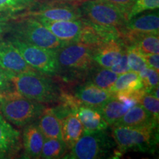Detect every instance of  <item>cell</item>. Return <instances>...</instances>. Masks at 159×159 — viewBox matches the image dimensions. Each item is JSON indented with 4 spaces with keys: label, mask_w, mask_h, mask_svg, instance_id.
Listing matches in <instances>:
<instances>
[{
    "label": "cell",
    "mask_w": 159,
    "mask_h": 159,
    "mask_svg": "<svg viewBox=\"0 0 159 159\" xmlns=\"http://www.w3.org/2000/svg\"><path fill=\"white\" fill-rule=\"evenodd\" d=\"M7 75L15 91L23 97L43 104L59 102L62 90L51 77L37 71Z\"/></svg>",
    "instance_id": "6da1fadb"
},
{
    "label": "cell",
    "mask_w": 159,
    "mask_h": 159,
    "mask_svg": "<svg viewBox=\"0 0 159 159\" xmlns=\"http://www.w3.org/2000/svg\"><path fill=\"white\" fill-rule=\"evenodd\" d=\"M158 123L138 128L111 126V136L116 144L114 158L122 156L128 151L153 152L158 144Z\"/></svg>",
    "instance_id": "7a4b0ae2"
},
{
    "label": "cell",
    "mask_w": 159,
    "mask_h": 159,
    "mask_svg": "<svg viewBox=\"0 0 159 159\" xmlns=\"http://www.w3.org/2000/svg\"><path fill=\"white\" fill-rule=\"evenodd\" d=\"M57 62V76L67 82L86 79L89 71L97 64L93 58V49L79 42L67 43L59 49Z\"/></svg>",
    "instance_id": "3957f363"
},
{
    "label": "cell",
    "mask_w": 159,
    "mask_h": 159,
    "mask_svg": "<svg viewBox=\"0 0 159 159\" xmlns=\"http://www.w3.org/2000/svg\"><path fill=\"white\" fill-rule=\"evenodd\" d=\"M45 106L23 97L16 91L0 97V112L6 120L19 128L37 122Z\"/></svg>",
    "instance_id": "277c9868"
},
{
    "label": "cell",
    "mask_w": 159,
    "mask_h": 159,
    "mask_svg": "<svg viewBox=\"0 0 159 159\" xmlns=\"http://www.w3.org/2000/svg\"><path fill=\"white\" fill-rule=\"evenodd\" d=\"M11 37L44 48L59 49L66 43L55 36L35 18L18 16L12 21L9 33Z\"/></svg>",
    "instance_id": "5b68a950"
},
{
    "label": "cell",
    "mask_w": 159,
    "mask_h": 159,
    "mask_svg": "<svg viewBox=\"0 0 159 159\" xmlns=\"http://www.w3.org/2000/svg\"><path fill=\"white\" fill-rule=\"evenodd\" d=\"M116 144L106 130L84 132L63 158L97 159L110 158L115 154Z\"/></svg>",
    "instance_id": "8992f818"
},
{
    "label": "cell",
    "mask_w": 159,
    "mask_h": 159,
    "mask_svg": "<svg viewBox=\"0 0 159 159\" xmlns=\"http://www.w3.org/2000/svg\"><path fill=\"white\" fill-rule=\"evenodd\" d=\"M8 40L16 47L26 62L33 69L51 77L57 76L59 73L58 49L41 47L11 36Z\"/></svg>",
    "instance_id": "52a82bcc"
},
{
    "label": "cell",
    "mask_w": 159,
    "mask_h": 159,
    "mask_svg": "<svg viewBox=\"0 0 159 159\" xmlns=\"http://www.w3.org/2000/svg\"><path fill=\"white\" fill-rule=\"evenodd\" d=\"M82 18L97 25L120 30L127 21L118 7L105 0H85L79 5Z\"/></svg>",
    "instance_id": "ba28073f"
},
{
    "label": "cell",
    "mask_w": 159,
    "mask_h": 159,
    "mask_svg": "<svg viewBox=\"0 0 159 159\" xmlns=\"http://www.w3.org/2000/svg\"><path fill=\"white\" fill-rule=\"evenodd\" d=\"M19 16L49 21L76 20L82 18L79 4L61 0H49L41 4L37 3L34 7Z\"/></svg>",
    "instance_id": "9c48e42d"
},
{
    "label": "cell",
    "mask_w": 159,
    "mask_h": 159,
    "mask_svg": "<svg viewBox=\"0 0 159 159\" xmlns=\"http://www.w3.org/2000/svg\"><path fill=\"white\" fill-rule=\"evenodd\" d=\"M158 11L149 12L144 14H138L128 20L120 30L121 39L127 47L135 36L147 33L158 34Z\"/></svg>",
    "instance_id": "30bf717a"
},
{
    "label": "cell",
    "mask_w": 159,
    "mask_h": 159,
    "mask_svg": "<svg viewBox=\"0 0 159 159\" xmlns=\"http://www.w3.org/2000/svg\"><path fill=\"white\" fill-rule=\"evenodd\" d=\"M54 110L61 121V138L69 150L84 133L82 123L75 112L60 105Z\"/></svg>",
    "instance_id": "8fae6325"
},
{
    "label": "cell",
    "mask_w": 159,
    "mask_h": 159,
    "mask_svg": "<svg viewBox=\"0 0 159 159\" xmlns=\"http://www.w3.org/2000/svg\"><path fill=\"white\" fill-rule=\"evenodd\" d=\"M0 66L10 74L35 71L26 62L20 52L8 39L0 41Z\"/></svg>",
    "instance_id": "7c38bea8"
},
{
    "label": "cell",
    "mask_w": 159,
    "mask_h": 159,
    "mask_svg": "<svg viewBox=\"0 0 159 159\" xmlns=\"http://www.w3.org/2000/svg\"><path fill=\"white\" fill-rule=\"evenodd\" d=\"M39 21L55 36L66 43L79 42L84 25L82 19L64 21L40 19Z\"/></svg>",
    "instance_id": "4fadbf2b"
},
{
    "label": "cell",
    "mask_w": 159,
    "mask_h": 159,
    "mask_svg": "<svg viewBox=\"0 0 159 159\" xmlns=\"http://www.w3.org/2000/svg\"><path fill=\"white\" fill-rule=\"evenodd\" d=\"M22 148L21 135L0 112V158H12Z\"/></svg>",
    "instance_id": "5bb4252c"
},
{
    "label": "cell",
    "mask_w": 159,
    "mask_h": 159,
    "mask_svg": "<svg viewBox=\"0 0 159 159\" xmlns=\"http://www.w3.org/2000/svg\"><path fill=\"white\" fill-rule=\"evenodd\" d=\"M72 92L80 102L97 109L114 95L111 91L99 88L88 81L77 85Z\"/></svg>",
    "instance_id": "9a60e30c"
},
{
    "label": "cell",
    "mask_w": 159,
    "mask_h": 159,
    "mask_svg": "<svg viewBox=\"0 0 159 159\" xmlns=\"http://www.w3.org/2000/svg\"><path fill=\"white\" fill-rule=\"evenodd\" d=\"M127 47L121 39L111 40L93 50V58L99 66L110 69L118 62Z\"/></svg>",
    "instance_id": "2e32d148"
},
{
    "label": "cell",
    "mask_w": 159,
    "mask_h": 159,
    "mask_svg": "<svg viewBox=\"0 0 159 159\" xmlns=\"http://www.w3.org/2000/svg\"><path fill=\"white\" fill-rule=\"evenodd\" d=\"M37 122L24 127L21 136V142L24 150L23 158H41L45 138L40 130Z\"/></svg>",
    "instance_id": "e0dca14e"
},
{
    "label": "cell",
    "mask_w": 159,
    "mask_h": 159,
    "mask_svg": "<svg viewBox=\"0 0 159 159\" xmlns=\"http://www.w3.org/2000/svg\"><path fill=\"white\" fill-rule=\"evenodd\" d=\"M73 112L76 114L82 123L84 132L104 130L108 128V124L97 108L80 102Z\"/></svg>",
    "instance_id": "ac0fdd59"
},
{
    "label": "cell",
    "mask_w": 159,
    "mask_h": 159,
    "mask_svg": "<svg viewBox=\"0 0 159 159\" xmlns=\"http://www.w3.org/2000/svg\"><path fill=\"white\" fill-rule=\"evenodd\" d=\"M152 122H158L149 111L139 103L134 105L122 118L114 125V126H125L130 128H138ZM112 125V126H114Z\"/></svg>",
    "instance_id": "d6986e66"
},
{
    "label": "cell",
    "mask_w": 159,
    "mask_h": 159,
    "mask_svg": "<svg viewBox=\"0 0 159 159\" xmlns=\"http://www.w3.org/2000/svg\"><path fill=\"white\" fill-rule=\"evenodd\" d=\"M37 122L45 139H62L61 121L54 108H45Z\"/></svg>",
    "instance_id": "ffe728a7"
},
{
    "label": "cell",
    "mask_w": 159,
    "mask_h": 159,
    "mask_svg": "<svg viewBox=\"0 0 159 159\" xmlns=\"http://www.w3.org/2000/svg\"><path fill=\"white\" fill-rule=\"evenodd\" d=\"M134 105H131L117 99L115 95L97 109L108 125L112 126Z\"/></svg>",
    "instance_id": "44dd1931"
},
{
    "label": "cell",
    "mask_w": 159,
    "mask_h": 159,
    "mask_svg": "<svg viewBox=\"0 0 159 159\" xmlns=\"http://www.w3.org/2000/svg\"><path fill=\"white\" fill-rule=\"evenodd\" d=\"M118 75L110 69L96 64L89 72L85 81L90 82L100 89L110 91Z\"/></svg>",
    "instance_id": "7402d4cb"
},
{
    "label": "cell",
    "mask_w": 159,
    "mask_h": 159,
    "mask_svg": "<svg viewBox=\"0 0 159 159\" xmlns=\"http://www.w3.org/2000/svg\"><path fill=\"white\" fill-rule=\"evenodd\" d=\"M143 88L142 81L138 73L129 71L118 75L110 91L116 94L118 92H129Z\"/></svg>",
    "instance_id": "603a6c76"
},
{
    "label": "cell",
    "mask_w": 159,
    "mask_h": 159,
    "mask_svg": "<svg viewBox=\"0 0 159 159\" xmlns=\"http://www.w3.org/2000/svg\"><path fill=\"white\" fill-rule=\"evenodd\" d=\"M128 47H134L143 54H158V34L147 33L137 35L131 40Z\"/></svg>",
    "instance_id": "cb8c5ba5"
},
{
    "label": "cell",
    "mask_w": 159,
    "mask_h": 159,
    "mask_svg": "<svg viewBox=\"0 0 159 159\" xmlns=\"http://www.w3.org/2000/svg\"><path fill=\"white\" fill-rule=\"evenodd\" d=\"M37 3V0H0V14L16 17L31 10Z\"/></svg>",
    "instance_id": "d4e9b609"
},
{
    "label": "cell",
    "mask_w": 159,
    "mask_h": 159,
    "mask_svg": "<svg viewBox=\"0 0 159 159\" xmlns=\"http://www.w3.org/2000/svg\"><path fill=\"white\" fill-rule=\"evenodd\" d=\"M68 150L63 139H45L41 151V158H63Z\"/></svg>",
    "instance_id": "484cf974"
},
{
    "label": "cell",
    "mask_w": 159,
    "mask_h": 159,
    "mask_svg": "<svg viewBox=\"0 0 159 159\" xmlns=\"http://www.w3.org/2000/svg\"><path fill=\"white\" fill-rule=\"evenodd\" d=\"M127 55L130 71H135L139 74L143 69L148 67L142 53L134 47H128Z\"/></svg>",
    "instance_id": "4316f807"
},
{
    "label": "cell",
    "mask_w": 159,
    "mask_h": 159,
    "mask_svg": "<svg viewBox=\"0 0 159 159\" xmlns=\"http://www.w3.org/2000/svg\"><path fill=\"white\" fill-rule=\"evenodd\" d=\"M158 7L159 0H135L127 16V21L143 12L156 11Z\"/></svg>",
    "instance_id": "83f0119b"
},
{
    "label": "cell",
    "mask_w": 159,
    "mask_h": 159,
    "mask_svg": "<svg viewBox=\"0 0 159 159\" xmlns=\"http://www.w3.org/2000/svg\"><path fill=\"white\" fill-rule=\"evenodd\" d=\"M140 78L143 83V87L147 93H150V91L156 86H158L159 74L158 71L156 69L147 67L139 73Z\"/></svg>",
    "instance_id": "f1b7e54d"
},
{
    "label": "cell",
    "mask_w": 159,
    "mask_h": 159,
    "mask_svg": "<svg viewBox=\"0 0 159 159\" xmlns=\"http://www.w3.org/2000/svg\"><path fill=\"white\" fill-rule=\"evenodd\" d=\"M158 99L150 93H145L139 99V103L142 105L147 111H149L156 120L158 121L159 102Z\"/></svg>",
    "instance_id": "f546056e"
},
{
    "label": "cell",
    "mask_w": 159,
    "mask_h": 159,
    "mask_svg": "<svg viewBox=\"0 0 159 159\" xmlns=\"http://www.w3.org/2000/svg\"><path fill=\"white\" fill-rule=\"evenodd\" d=\"M13 91H15V89L7 72L0 66V97L11 94Z\"/></svg>",
    "instance_id": "4dcf8cb0"
},
{
    "label": "cell",
    "mask_w": 159,
    "mask_h": 159,
    "mask_svg": "<svg viewBox=\"0 0 159 159\" xmlns=\"http://www.w3.org/2000/svg\"><path fill=\"white\" fill-rule=\"evenodd\" d=\"M128 49V47H127ZM127 49L122 55L121 58L119 60V61L116 63H115L114 66L111 67L110 69L117 75H121L123 73L127 72V71H130V67L128 65V55H127Z\"/></svg>",
    "instance_id": "1f68e13d"
},
{
    "label": "cell",
    "mask_w": 159,
    "mask_h": 159,
    "mask_svg": "<svg viewBox=\"0 0 159 159\" xmlns=\"http://www.w3.org/2000/svg\"><path fill=\"white\" fill-rule=\"evenodd\" d=\"M16 16L0 14V41L3 39L5 34L9 33L12 21Z\"/></svg>",
    "instance_id": "d6a6232c"
},
{
    "label": "cell",
    "mask_w": 159,
    "mask_h": 159,
    "mask_svg": "<svg viewBox=\"0 0 159 159\" xmlns=\"http://www.w3.org/2000/svg\"><path fill=\"white\" fill-rule=\"evenodd\" d=\"M105 1L113 4V5L118 7L127 18L135 0H105Z\"/></svg>",
    "instance_id": "836d02e7"
},
{
    "label": "cell",
    "mask_w": 159,
    "mask_h": 159,
    "mask_svg": "<svg viewBox=\"0 0 159 159\" xmlns=\"http://www.w3.org/2000/svg\"><path fill=\"white\" fill-rule=\"evenodd\" d=\"M143 57L148 67L159 71V55L158 54H143Z\"/></svg>",
    "instance_id": "e575fe53"
},
{
    "label": "cell",
    "mask_w": 159,
    "mask_h": 159,
    "mask_svg": "<svg viewBox=\"0 0 159 159\" xmlns=\"http://www.w3.org/2000/svg\"><path fill=\"white\" fill-rule=\"evenodd\" d=\"M61 1H65V2H74V3H80V4L83 2L85 1V0H61Z\"/></svg>",
    "instance_id": "d590c367"
}]
</instances>
